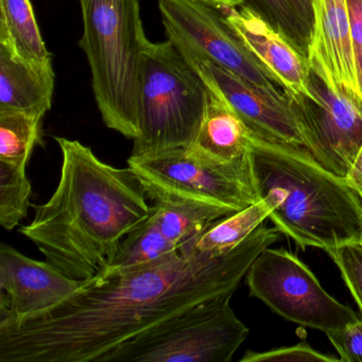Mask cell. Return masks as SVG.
<instances>
[{"label":"cell","mask_w":362,"mask_h":362,"mask_svg":"<svg viewBox=\"0 0 362 362\" xmlns=\"http://www.w3.org/2000/svg\"><path fill=\"white\" fill-rule=\"evenodd\" d=\"M309 67L336 93L360 95L351 43L347 0H313Z\"/></svg>","instance_id":"4fadbf2b"},{"label":"cell","mask_w":362,"mask_h":362,"mask_svg":"<svg viewBox=\"0 0 362 362\" xmlns=\"http://www.w3.org/2000/svg\"><path fill=\"white\" fill-rule=\"evenodd\" d=\"M185 59L206 86L230 103L256 139L306 149L291 97L284 100L274 98L219 65L202 59Z\"/></svg>","instance_id":"8fae6325"},{"label":"cell","mask_w":362,"mask_h":362,"mask_svg":"<svg viewBox=\"0 0 362 362\" xmlns=\"http://www.w3.org/2000/svg\"><path fill=\"white\" fill-rule=\"evenodd\" d=\"M359 243H362V206H361V218H360V235Z\"/></svg>","instance_id":"f546056e"},{"label":"cell","mask_w":362,"mask_h":362,"mask_svg":"<svg viewBox=\"0 0 362 362\" xmlns=\"http://www.w3.org/2000/svg\"><path fill=\"white\" fill-rule=\"evenodd\" d=\"M351 22V43L358 88L362 97V0H347Z\"/></svg>","instance_id":"4316f807"},{"label":"cell","mask_w":362,"mask_h":362,"mask_svg":"<svg viewBox=\"0 0 362 362\" xmlns=\"http://www.w3.org/2000/svg\"><path fill=\"white\" fill-rule=\"evenodd\" d=\"M254 139L253 133L230 103L209 86L202 124L188 151L211 162H232L251 152Z\"/></svg>","instance_id":"2e32d148"},{"label":"cell","mask_w":362,"mask_h":362,"mask_svg":"<svg viewBox=\"0 0 362 362\" xmlns=\"http://www.w3.org/2000/svg\"><path fill=\"white\" fill-rule=\"evenodd\" d=\"M37 111H0V160L27 166L37 145H42V122Z\"/></svg>","instance_id":"7402d4cb"},{"label":"cell","mask_w":362,"mask_h":362,"mask_svg":"<svg viewBox=\"0 0 362 362\" xmlns=\"http://www.w3.org/2000/svg\"><path fill=\"white\" fill-rule=\"evenodd\" d=\"M163 234L177 247L216 220L236 211L192 201H160L152 206Z\"/></svg>","instance_id":"44dd1931"},{"label":"cell","mask_w":362,"mask_h":362,"mask_svg":"<svg viewBox=\"0 0 362 362\" xmlns=\"http://www.w3.org/2000/svg\"><path fill=\"white\" fill-rule=\"evenodd\" d=\"M170 41L185 58L219 65L276 99H288L283 84L257 60L226 20L221 8L197 0H158Z\"/></svg>","instance_id":"ba28073f"},{"label":"cell","mask_w":362,"mask_h":362,"mask_svg":"<svg viewBox=\"0 0 362 362\" xmlns=\"http://www.w3.org/2000/svg\"><path fill=\"white\" fill-rule=\"evenodd\" d=\"M341 362L340 358L325 355L313 349L306 343L268 351H247L240 362Z\"/></svg>","instance_id":"d4e9b609"},{"label":"cell","mask_w":362,"mask_h":362,"mask_svg":"<svg viewBox=\"0 0 362 362\" xmlns=\"http://www.w3.org/2000/svg\"><path fill=\"white\" fill-rule=\"evenodd\" d=\"M250 293L288 321L327 332L359 317L322 287L296 254L264 249L245 274Z\"/></svg>","instance_id":"9c48e42d"},{"label":"cell","mask_w":362,"mask_h":362,"mask_svg":"<svg viewBox=\"0 0 362 362\" xmlns=\"http://www.w3.org/2000/svg\"><path fill=\"white\" fill-rule=\"evenodd\" d=\"M80 284L46 260L31 259L11 245L0 243V325L57 306Z\"/></svg>","instance_id":"7c38bea8"},{"label":"cell","mask_w":362,"mask_h":362,"mask_svg":"<svg viewBox=\"0 0 362 362\" xmlns=\"http://www.w3.org/2000/svg\"><path fill=\"white\" fill-rule=\"evenodd\" d=\"M233 294L200 303L112 349L98 362H230L249 336Z\"/></svg>","instance_id":"8992f818"},{"label":"cell","mask_w":362,"mask_h":362,"mask_svg":"<svg viewBox=\"0 0 362 362\" xmlns=\"http://www.w3.org/2000/svg\"><path fill=\"white\" fill-rule=\"evenodd\" d=\"M153 202L192 201L234 211L260 200L252 170L251 152L232 162L197 158L187 148L128 158Z\"/></svg>","instance_id":"52a82bcc"},{"label":"cell","mask_w":362,"mask_h":362,"mask_svg":"<svg viewBox=\"0 0 362 362\" xmlns=\"http://www.w3.org/2000/svg\"><path fill=\"white\" fill-rule=\"evenodd\" d=\"M177 250L179 247L163 234L152 211L147 220L120 241L113 257L97 275L103 276L146 266Z\"/></svg>","instance_id":"ffe728a7"},{"label":"cell","mask_w":362,"mask_h":362,"mask_svg":"<svg viewBox=\"0 0 362 362\" xmlns=\"http://www.w3.org/2000/svg\"><path fill=\"white\" fill-rule=\"evenodd\" d=\"M197 1H201V3L217 8L236 7V6L245 3V0H197Z\"/></svg>","instance_id":"f1b7e54d"},{"label":"cell","mask_w":362,"mask_h":362,"mask_svg":"<svg viewBox=\"0 0 362 362\" xmlns=\"http://www.w3.org/2000/svg\"><path fill=\"white\" fill-rule=\"evenodd\" d=\"M250 52L291 97L308 96V61L287 39L247 5L221 8Z\"/></svg>","instance_id":"5bb4252c"},{"label":"cell","mask_w":362,"mask_h":362,"mask_svg":"<svg viewBox=\"0 0 362 362\" xmlns=\"http://www.w3.org/2000/svg\"><path fill=\"white\" fill-rule=\"evenodd\" d=\"M0 39L9 42L28 62L45 64L52 61L30 0H0Z\"/></svg>","instance_id":"ac0fdd59"},{"label":"cell","mask_w":362,"mask_h":362,"mask_svg":"<svg viewBox=\"0 0 362 362\" xmlns=\"http://www.w3.org/2000/svg\"><path fill=\"white\" fill-rule=\"evenodd\" d=\"M251 163L258 197L275 203L269 220L298 247L359 243L362 199L305 148L255 137Z\"/></svg>","instance_id":"3957f363"},{"label":"cell","mask_w":362,"mask_h":362,"mask_svg":"<svg viewBox=\"0 0 362 362\" xmlns=\"http://www.w3.org/2000/svg\"><path fill=\"white\" fill-rule=\"evenodd\" d=\"M83 33L79 46L105 126L127 139L136 136L139 67L149 40L139 0H80Z\"/></svg>","instance_id":"277c9868"},{"label":"cell","mask_w":362,"mask_h":362,"mask_svg":"<svg viewBox=\"0 0 362 362\" xmlns=\"http://www.w3.org/2000/svg\"><path fill=\"white\" fill-rule=\"evenodd\" d=\"M259 226L232 251L179 250L139 268L81 281L57 306L0 325V362H98L115 347L200 303L234 294L254 260L281 239Z\"/></svg>","instance_id":"6da1fadb"},{"label":"cell","mask_w":362,"mask_h":362,"mask_svg":"<svg viewBox=\"0 0 362 362\" xmlns=\"http://www.w3.org/2000/svg\"><path fill=\"white\" fill-rule=\"evenodd\" d=\"M54 81L52 61L28 62L9 42L0 39V111L47 113L52 109Z\"/></svg>","instance_id":"9a60e30c"},{"label":"cell","mask_w":362,"mask_h":362,"mask_svg":"<svg viewBox=\"0 0 362 362\" xmlns=\"http://www.w3.org/2000/svg\"><path fill=\"white\" fill-rule=\"evenodd\" d=\"M308 90V96H290L307 151L344 179L362 147V97L334 92L311 69Z\"/></svg>","instance_id":"30bf717a"},{"label":"cell","mask_w":362,"mask_h":362,"mask_svg":"<svg viewBox=\"0 0 362 362\" xmlns=\"http://www.w3.org/2000/svg\"><path fill=\"white\" fill-rule=\"evenodd\" d=\"M245 5L308 59L313 35V0H245Z\"/></svg>","instance_id":"d6986e66"},{"label":"cell","mask_w":362,"mask_h":362,"mask_svg":"<svg viewBox=\"0 0 362 362\" xmlns=\"http://www.w3.org/2000/svg\"><path fill=\"white\" fill-rule=\"evenodd\" d=\"M207 90L202 77L170 41H149L139 67L137 133L131 156L189 147L202 124Z\"/></svg>","instance_id":"5b68a950"},{"label":"cell","mask_w":362,"mask_h":362,"mask_svg":"<svg viewBox=\"0 0 362 362\" xmlns=\"http://www.w3.org/2000/svg\"><path fill=\"white\" fill-rule=\"evenodd\" d=\"M26 167L0 160V226L7 230L18 226L31 206Z\"/></svg>","instance_id":"603a6c76"},{"label":"cell","mask_w":362,"mask_h":362,"mask_svg":"<svg viewBox=\"0 0 362 362\" xmlns=\"http://www.w3.org/2000/svg\"><path fill=\"white\" fill-rule=\"evenodd\" d=\"M325 334L341 362H362V319Z\"/></svg>","instance_id":"484cf974"},{"label":"cell","mask_w":362,"mask_h":362,"mask_svg":"<svg viewBox=\"0 0 362 362\" xmlns=\"http://www.w3.org/2000/svg\"><path fill=\"white\" fill-rule=\"evenodd\" d=\"M340 271L362 315V243H351L325 250Z\"/></svg>","instance_id":"cb8c5ba5"},{"label":"cell","mask_w":362,"mask_h":362,"mask_svg":"<svg viewBox=\"0 0 362 362\" xmlns=\"http://www.w3.org/2000/svg\"><path fill=\"white\" fill-rule=\"evenodd\" d=\"M275 207L271 197H264L247 209L211 222L179 247L186 257H216L232 251L249 238Z\"/></svg>","instance_id":"e0dca14e"},{"label":"cell","mask_w":362,"mask_h":362,"mask_svg":"<svg viewBox=\"0 0 362 362\" xmlns=\"http://www.w3.org/2000/svg\"><path fill=\"white\" fill-rule=\"evenodd\" d=\"M54 139L62 152L58 187L45 204L33 205L35 218L21 233L63 274L88 281L150 217L152 206L132 168L103 162L80 141Z\"/></svg>","instance_id":"7a4b0ae2"},{"label":"cell","mask_w":362,"mask_h":362,"mask_svg":"<svg viewBox=\"0 0 362 362\" xmlns=\"http://www.w3.org/2000/svg\"><path fill=\"white\" fill-rule=\"evenodd\" d=\"M344 180L362 199V147Z\"/></svg>","instance_id":"83f0119b"}]
</instances>
